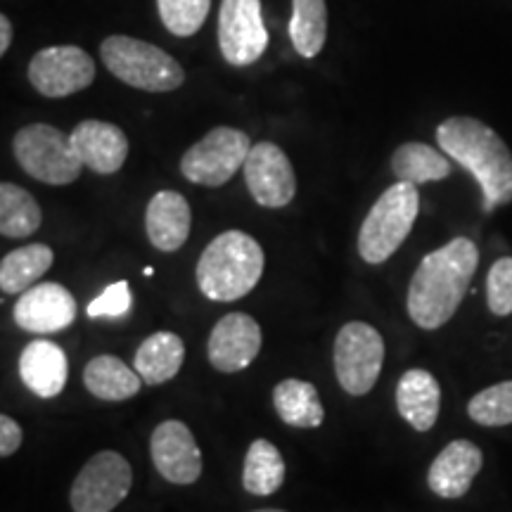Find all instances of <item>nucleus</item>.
Here are the masks:
<instances>
[{"mask_svg":"<svg viewBox=\"0 0 512 512\" xmlns=\"http://www.w3.org/2000/svg\"><path fill=\"white\" fill-rule=\"evenodd\" d=\"M159 19L178 38L195 36L207 22L211 0H157Z\"/></svg>","mask_w":512,"mask_h":512,"instance_id":"c756f323","label":"nucleus"},{"mask_svg":"<svg viewBox=\"0 0 512 512\" xmlns=\"http://www.w3.org/2000/svg\"><path fill=\"white\" fill-rule=\"evenodd\" d=\"M292 46L306 60H313L328 41V3L325 0H292Z\"/></svg>","mask_w":512,"mask_h":512,"instance_id":"bb28decb","label":"nucleus"},{"mask_svg":"<svg viewBox=\"0 0 512 512\" xmlns=\"http://www.w3.org/2000/svg\"><path fill=\"white\" fill-rule=\"evenodd\" d=\"M150 456L162 479L178 486L195 484L202 475V451L190 427L181 420H164L150 439Z\"/></svg>","mask_w":512,"mask_h":512,"instance_id":"ddd939ff","label":"nucleus"},{"mask_svg":"<svg viewBox=\"0 0 512 512\" xmlns=\"http://www.w3.org/2000/svg\"><path fill=\"white\" fill-rule=\"evenodd\" d=\"M17 164L36 181L46 185H69L81 176L83 162L72 136L50 124L19 128L12 140Z\"/></svg>","mask_w":512,"mask_h":512,"instance_id":"423d86ee","label":"nucleus"},{"mask_svg":"<svg viewBox=\"0 0 512 512\" xmlns=\"http://www.w3.org/2000/svg\"><path fill=\"white\" fill-rule=\"evenodd\" d=\"M479 266V249L470 238H453L420 261L408 285V316L422 330H439L456 316Z\"/></svg>","mask_w":512,"mask_h":512,"instance_id":"f257e3e1","label":"nucleus"},{"mask_svg":"<svg viewBox=\"0 0 512 512\" xmlns=\"http://www.w3.org/2000/svg\"><path fill=\"white\" fill-rule=\"evenodd\" d=\"M53 261V249L48 245H38V242L36 245L12 249L0 261V290L5 294L27 292L43 273L50 271Z\"/></svg>","mask_w":512,"mask_h":512,"instance_id":"a878e982","label":"nucleus"},{"mask_svg":"<svg viewBox=\"0 0 512 512\" xmlns=\"http://www.w3.org/2000/svg\"><path fill=\"white\" fill-rule=\"evenodd\" d=\"M133 484V470L117 451H100L76 475L69 503L74 512H112L124 503Z\"/></svg>","mask_w":512,"mask_h":512,"instance_id":"1a4fd4ad","label":"nucleus"},{"mask_svg":"<svg viewBox=\"0 0 512 512\" xmlns=\"http://www.w3.org/2000/svg\"><path fill=\"white\" fill-rule=\"evenodd\" d=\"M83 384L95 399L102 401H126L136 396L143 387V377L136 368L126 366L117 356L102 354L88 361L83 370Z\"/></svg>","mask_w":512,"mask_h":512,"instance_id":"4be33fe9","label":"nucleus"},{"mask_svg":"<svg viewBox=\"0 0 512 512\" xmlns=\"http://www.w3.org/2000/svg\"><path fill=\"white\" fill-rule=\"evenodd\" d=\"M219 46L233 67H249L266 53L268 29L261 0H221Z\"/></svg>","mask_w":512,"mask_h":512,"instance_id":"9b49d317","label":"nucleus"},{"mask_svg":"<svg viewBox=\"0 0 512 512\" xmlns=\"http://www.w3.org/2000/svg\"><path fill=\"white\" fill-rule=\"evenodd\" d=\"M12 318L22 330L48 335L60 332L76 320V299L67 287L43 283L19 294Z\"/></svg>","mask_w":512,"mask_h":512,"instance_id":"2eb2a0df","label":"nucleus"},{"mask_svg":"<svg viewBox=\"0 0 512 512\" xmlns=\"http://www.w3.org/2000/svg\"><path fill=\"white\" fill-rule=\"evenodd\" d=\"M437 143L475 176L484 192V211L512 202V152L494 128L475 117H451L439 124Z\"/></svg>","mask_w":512,"mask_h":512,"instance_id":"f03ea898","label":"nucleus"},{"mask_svg":"<svg viewBox=\"0 0 512 512\" xmlns=\"http://www.w3.org/2000/svg\"><path fill=\"white\" fill-rule=\"evenodd\" d=\"M467 415L484 427L512 425V382H498L472 396Z\"/></svg>","mask_w":512,"mask_h":512,"instance_id":"c85d7f7f","label":"nucleus"},{"mask_svg":"<svg viewBox=\"0 0 512 512\" xmlns=\"http://www.w3.org/2000/svg\"><path fill=\"white\" fill-rule=\"evenodd\" d=\"M185 361V344L176 332L162 330L145 337L136 351L138 375L145 384H164L174 380Z\"/></svg>","mask_w":512,"mask_h":512,"instance_id":"412c9836","label":"nucleus"},{"mask_svg":"<svg viewBox=\"0 0 512 512\" xmlns=\"http://www.w3.org/2000/svg\"><path fill=\"white\" fill-rule=\"evenodd\" d=\"M86 169L100 176H112L128 157V138L117 124L100 119H86L69 133Z\"/></svg>","mask_w":512,"mask_h":512,"instance_id":"dca6fc26","label":"nucleus"},{"mask_svg":"<svg viewBox=\"0 0 512 512\" xmlns=\"http://www.w3.org/2000/svg\"><path fill=\"white\" fill-rule=\"evenodd\" d=\"M249 150H252V143L240 128H211L207 136L197 140L181 157V174L195 185L219 188L245 166Z\"/></svg>","mask_w":512,"mask_h":512,"instance_id":"0eeeda50","label":"nucleus"},{"mask_svg":"<svg viewBox=\"0 0 512 512\" xmlns=\"http://www.w3.org/2000/svg\"><path fill=\"white\" fill-rule=\"evenodd\" d=\"M420 211L418 185L396 181L377 197V202L358 230V254L370 266L384 261L406 242Z\"/></svg>","mask_w":512,"mask_h":512,"instance_id":"20e7f679","label":"nucleus"},{"mask_svg":"<svg viewBox=\"0 0 512 512\" xmlns=\"http://www.w3.org/2000/svg\"><path fill=\"white\" fill-rule=\"evenodd\" d=\"M486 302L496 316L512 313V256H503L491 266L486 278Z\"/></svg>","mask_w":512,"mask_h":512,"instance_id":"7c9ffc66","label":"nucleus"},{"mask_svg":"<svg viewBox=\"0 0 512 512\" xmlns=\"http://www.w3.org/2000/svg\"><path fill=\"white\" fill-rule=\"evenodd\" d=\"M22 441V427H19L10 415H3V418H0V456L10 458L12 453H17V448L22 446Z\"/></svg>","mask_w":512,"mask_h":512,"instance_id":"473e14b6","label":"nucleus"},{"mask_svg":"<svg viewBox=\"0 0 512 512\" xmlns=\"http://www.w3.org/2000/svg\"><path fill=\"white\" fill-rule=\"evenodd\" d=\"M392 171L399 181L422 185L451 176V162L446 152L425 143H403L392 155Z\"/></svg>","mask_w":512,"mask_h":512,"instance_id":"393cba45","label":"nucleus"},{"mask_svg":"<svg viewBox=\"0 0 512 512\" xmlns=\"http://www.w3.org/2000/svg\"><path fill=\"white\" fill-rule=\"evenodd\" d=\"M249 195L266 209H283L297 195V176L285 155L275 143H256L242 166Z\"/></svg>","mask_w":512,"mask_h":512,"instance_id":"f8f14e48","label":"nucleus"},{"mask_svg":"<svg viewBox=\"0 0 512 512\" xmlns=\"http://www.w3.org/2000/svg\"><path fill=\"white\" fill-rule=\"evenodd\" d=\"M254 512H285V510H275V508H264V510H254Z\"/></svg>","mask_w":512,"mask_h":512,"instance_id":"f704fd0d","label":"nucleus"},{"mask_svg":"<svg viewBox=\"0 0 512 512\" xmlns=\"http://www.w3.org/2000/svg\"><path fill=\"white\" fill-rule=\"evenodd\" d=\"M396 408L413 430L430 432L439 418L441 387L430 370L413 368L396 384Z\"/></svg>","mask_w":512,"mask_h":512,"instance_id":"aec40b11","label":"nucleus"},{"mask_svg":"<svg viewBox=\"0 0 512 512\" xmlns=\"http://www.w3.org/2000/svg\"><path fill=\"white\" fill-rule=\"evenodd\" d=\"M19 377L38 399H55L62 394L69 377L67 354L48 339L29 342L19 356Z\"/></svg>","mask_w":512,"mask_h":512,"instance_id":"6ab92c4d","label":"nucleus"},{"mask_svg":"<svg viewBox=\"0 0 512 512\" xmlns=\"http://www.w3.org/2000/svg\"><path fill=\"white\" fill-rule=\"evenodd\" d=\"M482 465V448L467 439H456L434 458L430 472H427V486L439 498L456 501L470 491Z\"/></svg>","mask_w":512,"mask_h":512,"instance_id":"f3484780","label":"nucleus"},{"mask_svg":"<svg viewBox=\"0 0 512 512\" xmlns=\"http://www.w3.org/2000/svg\"><path fill=\"white\" fill-rule=\"evenodd\" d=\"M131 309V290L126 280H119L98 294L91 304L86 306L88 318H121Z\"/></svg>","mask_w":512,"mask_h":512,"instance_id":"2f4dec72","label":"nucleus"},{"mask_svg":"<svg viewBox=\"0 0 512 512\" xmlns=\"http://www.w3.org/2000/svg\"><path fill=\"white\" fill-rule=\"evenodd\" d=\"M43 223V211L29 190L5 181L0 185V233L5 238H29Z\"/></svg>","mask_w":512,"mask_h":512,"instance_id":"cd10ccee","label":"nucleus"},{"mask_svg":"<svg viewBox=\"0 0 512 512\" xmlns=\"http://www.w3.org/2000/svg\"><path fill=\"white\" fill-rule=\"evenodd\" d=\"M27 76L46 98H67L95 81V62L79 46H50L31 57Z\"/></svg>","mask_w":512,"mask_h":512,"instance_id":"9d476101","label":"nucleus"},{"mask_svg":"<svg viewBox=\"0 0 512 512\" xmlns=\"http://www.w3.org/2000/svg\"><path fill=\"white\" fill-rule=\"evenodd\" d=\"M100 57L112 76L147 93H169L183 86L185 72L166 50L133 36H110L100 43Z\"/></svg>","mask_w":512,"mask_h":512,"instance_id":"39448f33","label":"nucleus"},{"mask_svg":"<svg viewBox=\"0 0 512 512\" xmlns=\"http://www.w3.org/2000/svg\"><path fill=\"white\" fill-rule=\"evenodd\" d=\"M264 249L242 230L216 235L197 261V287L211 302H238L259 285Z\"/></svg>","mask_w":512,"mask_h":512,"instance_id":"7ed1b4c3","label":"nucleus"},{"mask_svg":"<svg viewBox=\"0 0 512 512\" xmlns=\"http://www.w3.org/2000/svg\"><path fill=\"white\" fill-rule=\"evenodd\" d=\"M273 406L278 418L290 427L299 430H313L325 420V408L320 403L318 389L304 380H283L273 389Z\"/></svg>","mask_w":512,"mask_h":512,"instance_id":"5701e85b","label":"nucleus"},{"mask_svg":"<svg viewBox=\"0 0 512 512\" xmlns=\"http://www.w3.org/2000/svg\"><path fill=\"white\" fill-rule=\"evenodd\" d=\"M335 375L351 396H366L375 387L384 363V339L373 325L351 320L337 332Z\"/></svg>","mask_w":512,"mask_h":512,"instance_id":"6e6552de","label":"nucleus"},{"mask_svg":"<svg viewBox=\"0 0 512 512\" xmlns=\"http://www.w3.org/2000/svg\"><path fill=\"white\" fill-rule=\"evenodd\" d=\"M261 351V328L249 313H228L209 335L207 356L219 373H238L252 366Z\"/></svg>","mask_w":512,"mask_h":512,"instance_id":"4468645a","label":"nucleus"},{"mask_svg":"<svg viewBox=\"0 0 512 512\" xmlns=\"http://www.w3.org/2000/svg\"><path fill=\"white\" fill-rule=\"evenodd\" d=\"M285 460L278 446L268 439H254L242 467V486L252 496H273L285 482Z\"/></svg>","mask_w":512,"mask_h":512,"instance_id":"b1692460","label":"nucleus"},{"mask_svg":"<svg viewBox=\"0 0 512 512\" xmlns=\"http://www.w3.org/2000/svg\"><path fill=\"white\" fill-rule=\"evenodd\" d=\"M10 43H12V22L8 15H0V55L8 53Z\"/></svg>","mask_w":512,"mask_h":512,"instance_id":"72a5a7b5","label":"nucleus"},{"mask_svg":"<svg viewBox=\"0 0 512 512\" xmlns=\"http://www.w3.org/2000/svg\"><path fill=\"white\" fill-rule=\"evenodd\" d=\"M192 226L190 204L181 192L159 190L147 204L145 230L152 247L159 252H178L188 242Z\"/></svg>","mask_w":512,"mask_h":512,"instance_id":"a211bd4d","label":"nucleus"}]
</instances>
